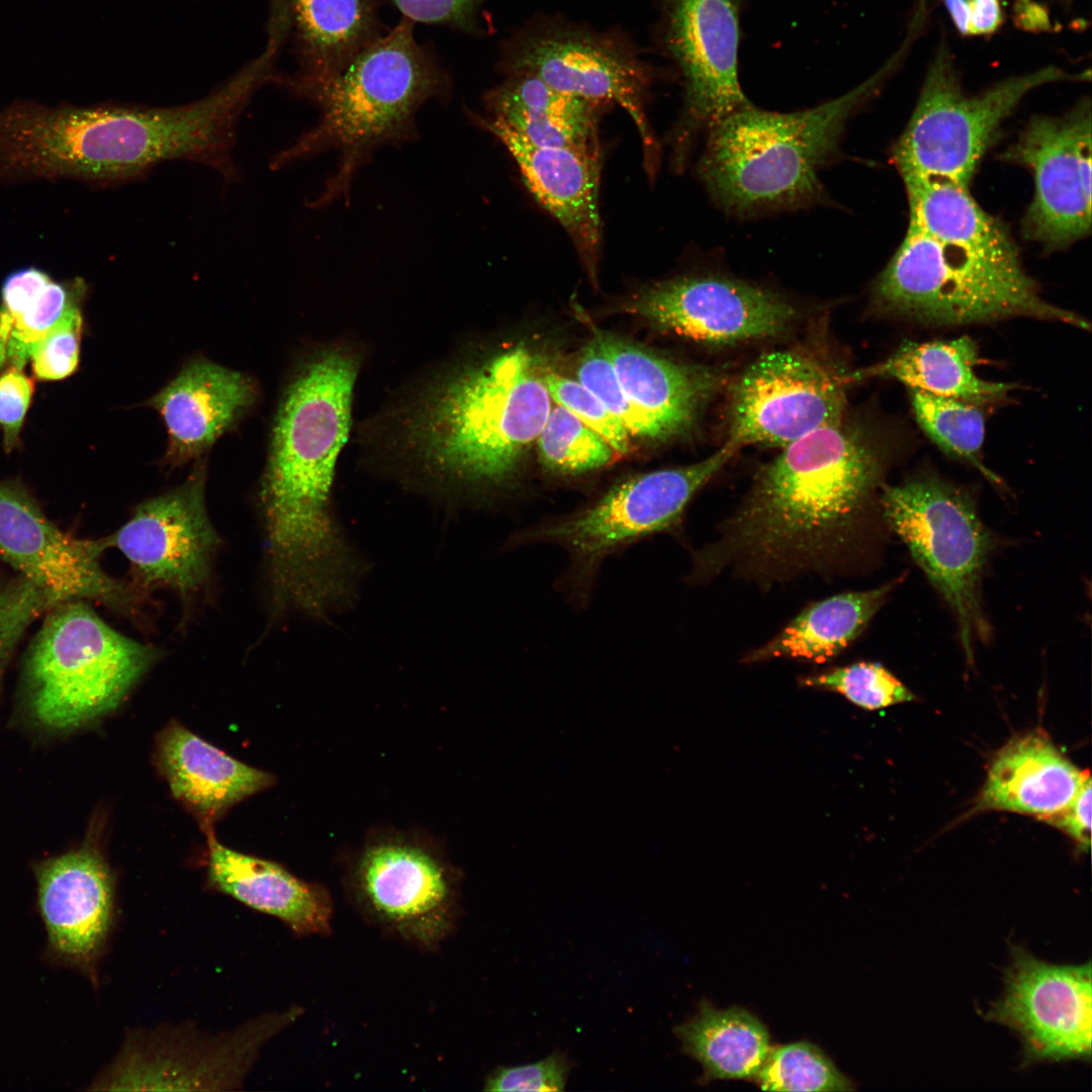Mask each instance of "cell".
Masks as SVG:
<instances>
[{
  "instance_id": "obj_17",
  "label": "cell",
  "mask_w": 1092,
  "mask_h": 1092,
  "mask_svg": "<svg viewBox=\"0 0 1092 1092\" xmlns=\"http://www.w3.org/2000/svg\"><path fill=\"white\" fill-rule=\"evenodd\" d=\"M1030 170L1033 198L1022 219L1026 240L1059 250L1091 232V105L1061 117L1033 116L1002 155Z\"/></svg>"
},
{
  "instance_id": "obj_48",
  "label": "cell",
  "mask_w": 1092,
  "mask_h": 1092,
  "mask_svg": "<svg viewBox=\"0 0 1092 1092\" xmlns=\"http://www.w3.org/2000/svg\"><path fill=\"white\" fill-rule=\"evenodd\" d=\"M946 7L957 29L963 35H969L970 5L969 0H941Z\"/></svg>"
},
{
  "instance_id": "obj_27",
  "label": "cell",
  "mask_w": 1092,
  "mask_h": 1092,
  "mask_svg": "<svg viewBox=\"0 0 1092 1092\" xmlns=\"http://www.w3.org/2000/svg\"><path fill=\"white\" fill-rule=\"evenodd\" d=\"M157 760L175 798L205 821L274 783L176 721L159 736Z\"/></svg>"
},
{
  "instance_id": "obj_1",
  "label": "cell",
  "mask_w": 1092,
  "mask_h": 1092,
  "mask_svg": "<svg viewBox=\"0 0 1092 1092\" xmlns=\"http://www.w3.org/2000/svg\"><path fill=\"white\" fill-rule=\"evenodd\" d=\"M357 372L347 351H322L293 378L276 416L260 500L272 597L284 605L334 604L361 577L363 564L332 509Z\"/></svg>"
},
{
  "instance_id": "obj_28",
  "label": "cell",
  "mask_w": 1092,
  "mask_h": 1092,
  "mask_svg": "<svg viewBox=\"0 0 1092 1092\" xmlns=\"http://www.w3.org/2000/svg\"><path fill=\"white\" fill-rule=\"evenodd\" d=\"M288 2L301 65L297 74L280 82L296 97L340 74L384 33L380 0Z\"/></svg>"
},
{
  "instance_id": "obj_26",
  "label": "cell",
  "mask_w": 1092,
  "mask_h": 1092,
  "mask_svg": "<svg viewBox=\"0 0 1092 1092\" xmlns=\"http://www.w3.org/2000/svg\"><path fill=\"white\" fill-rule=\"evenodd\" d=\"M1089 770H1079L1043 734L1010 740L992 760L976 810H1001L1041 820L1064 810Z\"/></svg>"
},
{
  "instance_id": "obj_14",
  "label": "cell",
  "mask_w": 1092,
  "mask_h": 1092,
  "mask_svg": "<svg viewBox=\"0 0 1092 1092\" xmlns=\"http://www.w3.org/2000/svg\"><path fill=\"white\" fill-rule=\"evenodd\" d=\"M657 35L676 67L684 105L673 133V163L681 169L695 139L749 104L738 78L737 0H657Z\"/></svg>"
},
{
  "instance_id": "obj_29",
  "label": "cell",
  "mask_w": 1092,
  "mask_h": 1092,
  "mask_svg": "<svg viewBox=\"0 0 1092 1092\" xmlns=\"http://www.w3.org/2000/svg\"><path fill=\"white\" fill-rule=\"evenodd\" d=\"M506 76L484 96L489 117L537 146L600 153L598 116L605 104L562 93L531 75Z\"/></svg>"
},
{
  "instance_id": "obj_35",
  "label": "cell",
  "mask_w": 1092,
  "mask_h": 1092,
  "mask_svg": "<svg viewBox=\"0 0 1092 1092\" xmlns=\"http://www.w3.org/2000/svg\"><path fill=\"white\" fill-rule=\"evenodd\" d=\"M914 416L926 435L945 453L974 465L995 484L1000 479L980 459L985 416L977 403L911 389Z\"/></svg>"
},
{
  "instance_id": "obj_18",
  "label": "cell",
  "mask_w": 1092,
  "mask_h": 1092,
  "mask_svg": "<svg viewBox=\"0 0 1092 1092\" xmlns=\"http://www.w3.org/2000/svg\"><path fill=\"white\" fill-rule=\"evenodd\" d=\"M661 330L712 346L780 336L800 308L786 294L723 273H702L656 283L624 305Z\"/></svg>"
},
{
  "instance_id": "obj_21",
  "label": "cell",
  "mask_w": 1092,
  "mask_h": 1092,
  "mask_svg": "<svg viewBox=\"0 0 1092 1092\" xmlns=\"http://www.w3.org/2000/svg\"><path fill=\"white\" fill-rule=\"evenodd\" d=\"M36 909L44 925L50 963L77 970L97 983V969L114 920V878L91 842L33 866Z\"/></svg>"
},
{
  "instance_id": "obj_45",
  "label": "cell",
  "mask_w": 1092,
  "mask_h": 1092,
  "mask_svg": "<svg viewBox=\"0 0 1092 1092\" xmlns=\"http://www.w3.org/2000/svg\"><path fill=\"white\" fill-rule=\"evenodd\" d=\"M33 390V381L22 369L9 366L0 375V427L6 452L17 446Z\"/></svg>"
},
{
  "instance_id": "obj_24",
  "label": "cell",
  "mask_w": 1092,
  "mask_h": 1092,
  "mask_svg": "<svg viewBox=\"0 0 1092 1092\" xmlns=\"http://www.w3.org/2000/svg\"><path fill=\"white\" fill-rule=\"evenodd\" d=\"M597 341L628 398L666 439L693 429L727 382L716 367L675 362L609 336Z\"/></svg>"
},
{
  "instance_id": "obj_16",
  "label": "cell",
  "mask_w": 1092,
  "mask_h": 1092,
  "mask_svg": "<svg viewBox=\"0 0 1092 1092\" xmlns=\"http://www.w3.org/2000/svg\"><path fill=\"white\" fill-rule=\"evenodd\" d=\"M107 538L80 539L62 531L19 482L0 481V560L47 592L57 604L95 601L138 616L143 589L107 574L99 559Z\"/></svg>"
},
{
  "instance_id": "obj_32",
  "label": "cell",
  "mask_w": 1092,
  "mask_h": 1092,
  "mask_svg": "<svg viewBox=\"0 0 1092 1092\" xmlns=\"http://www.w3.org/2000/svg\"><path fill=\"white\" fill-rule=\"evenodd\" d=\"M903 181L909 202V222L941 243L1002 263L1021 264L1007 230L979 206L969 188L945 181Z\"/></svg>"
},
{
  "instance_id": "obj_44",
  "label": "cell",
  "mask_w": 1092,
  "mask_h": 1092,
  "mask_svg": "<svg viewBox=\"0 0 1092 1092\" xmlns=\"http://www.w3.org/2000/svg\"><path fill=\"white\" fill-rule=\"evenodd\" d=\"M414 23L448 26L462 32H476L485 0H389Z\"/></svg>"
},
{
  "instance_id": "obj_5",
  "label": "cell",
  "mask_w": 1092,
  "mask_h": 1092,
  "mask_svg": "<svg viewBox=\"0 0 1092 1092\" xmlns=\"http://www.w3.org/2000/svg\"><path fill=\"white\" fill-rule=\"evenodd\" d=\"M551 397L521 346L451 370L419 402L408 437L445 481L492 487L510 480L540 434Z\"/></svg>"
},
{
  "instance_id": "obj_36",
  "label": "cell",
  "mask_w": 1092,
  "mask_h": 1092,
  "mask_svg": "<svg viewBox=\"0 0 1092 1092\" xmlns=\"http://www.w3.org/2000/svg\"><path fill=\"white\" fill-rule=\"evenodd\" d=\"M536 440L542 465L559 475L600 469L616 454L604 437L561 405L551 407Z\"/></svg>"
},
{
  "instance_id": "obj_31",
  "label": "cell",
  "mask_w": 1092,
  "mask_h": 1092,
  "mask_svg": "<svg viewBox=\"0 0 1092 1092\" xmlns=\"http://www.w3.org/2000/svg\"><path fill=\"white\" fill-rule=\"evenodd\" d=\"M900 581L897 577L869 590L842 593L811 604L743 661L791 658L820 663L836 657L861 634Z\"/></svg>"
},
{
  "instance_id": "obj_15",
  "label": "cell",
  "mask_w": 1092,
  "mask_h": 1092,
  "mask_svg": "<svg viewBox=\"0 0 1092 1092\" xmlns=\"http://www.w3.org/2000/svg\"><path fill=\"white\" fill-rule=\"evenodd\" d=\"M845 376L795 350L759 355L733 382L727 442L784 448L823 427L840 424Z\"/></svg>"
},
{
  "instance_id": "obj_38",
  "label": "cell",
  "mask_w": 1092,
  "mask_h": 1092,
  "mask_svg": "<svg viewBox=\"0 0 1092 1092\" xmlns=\"http://www.w3.org/2000/svg\"><path fill=\"white\" fill-rule=\"evenodd\" d=\"M800 684L810 689L837 693L870 711L911 702L914 695L878 662L858 661L807 675Z\"/></svg>"
},
{
  "instance_id": "obj_42",
  "label": "cell",
  "mask_w": 1092,
  "mask_h": 1092,
  "mask_svg": "<svg viewBox=\"0 0 1092 1092\" xmlns=\"http://www.w3.org/2000/svg\"><path fill=\"white\" fill-rule=\"evenodd\" d=\"M82 328V304H77L68 309L40 339L29 359L37 379L62 380L76 371L80 360Z\"/></svg>"
},
{
  "instance_id": "obj_3",
  "label": "cell",
  "mask_w": 1092,
  "mask_h": 1092,
  "mask_svg": "<svg viewBox=\"0 0 1092 1092\" xmlns=\"http://www.w3.org/2000/svg\"><path fill=\"white\" fill-rule=\"evenodd\" d=\"M414 26L402 17L340 74L297 96L317 108V121L272 156L271 169L328 152L338 154L334 172L308 207L349 204L355 177L374 153L415 141L422 106L450 98L449 72L433 50L417 39Z\"/></svg>"
},
{
  "instance_id": "obj_49",
  "label": "cell",
  "mask_w": 1092,
  "mask_h": 1092,
  "mask_svg": "<svg viewBox=\"0 0 1092 1092\" xmlns=\"http://www.w3.org/2000/svg\"><path fill=\"white\" fill-rule=\"evenodd\" d=\"M13 328V315L0 302V370L7 364L8 344Z\"/></svg>"
},
{
  "instance_id": "obj_22",
  "label": "cell",
  "mask_w": 1092,
  "mask_h": 1092,
  "mask_svg": "<svg viewBox=\"0 0 1092 1092\" xmlns=\"http://www.w3.org/2000/svg\"><path fill=\"white\" fill-rule=\"evenodd\" d=\"M468 114L504 144L527 189L565 230L583 267L595 278L602 245L601 154L537 146L499 120L469 110Z\"/></svg>"
},
{
  "instance_id": "obj_43",
  "label": "cell",
  "mask_w": 1092,
  "mask_h": 1092,
  "mask_svg": "<svg viewBox=\"0 0 1092 1092\" xmlns=\"http://www.w3.org/2000/svg\"><path fill=\"white\" fill-rule=\"evenodd\" d=\"M570 1063L565 1055L554 1053L532 1064L498 1067L484 1080V1091H563Z\"/></svg>"
},
{
  "instance_id": "obj_11",
  "label": "cell",
  "mask_w": 1092,
  "mask_h": 1092,
  "mask_svg": "<svg viewBox=\"0 0 1092 1092\" xmlns=\"http://www.w3.org/2000/svg\"><path fill=\"white\" fill-rule=\"evenodd\" d=\"M497 65L505 75H531L562 93L622 107L639 130L648 172L654 171L657 146L645 106L656 72L628 36L558 15L535 16L503 41Z\"/></svg>"
},
{
  "instance_id": "obj_4",
  "label": "cell",
  "mask_w": 1092,
  "mask_h": 1092,
  "mask_svg": "<svg viewBox=\"0 0 1092 1092\" xmlns=\"http://www.w3.org/2000/svg\"><path fill=\"white\" fill-rule=\"evenodd\" d=\"M912 42L845 94L783 113L740 108L707 131L697 173L719 208L738 218L826 202L821 171L840 154L848 120L899 67Z\"/></svg>"
},
{
  "instance_id": "obj_33",
  "label": "cell",
  "mask_w": 1092,
  "mask_h": 1092,
  "mask_svg": "<svg viewBox=\"0 0 1092 1092\" xmlns=\"http://www.w3.org/2000/svg\"><path fill=\"white\" fill-rule=\"evenodd\" d=\"M674 1033L684 1052L702 1065L707 1079L755 1080L770 1050L765 1026L739 1007L717 1010L703 1003Z\"/></svg>"
},
{
  "instance_id": "obj_30",
  "label": "cell",
  "mask_w": 1092,
  "mask_h": 1092,
  "mask_svg": "<svg viewBox=\"0 0 1092 1092\" xmlns=\"http://www.w3.org/2000/svg\"><path fill=\"white\" fill-rule=\"evenodd\" d=\"M979 362L978 346L967 336L949 341L904 342L882 362L845 377L848 382L875 377L894 379L910 389L977 404L1004 397L1012 385L979 377Z\"/></svg>"
},
{
  "instance_id": "obj_23",
  "label": "cell",
  "mask_w": 1092,
  "mask_h": 1092,
  "mask_svg": "<svg viewBox=\"0 0 1092 1092\" xmlns=\"http://www.w3.org/2000/svg\"><path fill=\"white\" fill-rule=\"evenodd\" d=\"M256 398L255 382L238 371L205 359L185 365L148 401L168 433L164 463L174 468L199 459Z\"/></svg>"
},
{
  "instance_id": "obj_40",
  "label": "cell",
  "mask_w": 1092,
  "mask_h": 1092,
  "mask_svg": "<svg viewBox=\"0 0 1092 1092\" xmlns=\"http://www.w3.org/2000/svg\"><path fill=\"white\" fill-rule=\"evenodd\" d=\"M54 606L47 592L19 574L0 579V682L28 626Z\"/></svg>"
},
{
  "instance_id": "obj_10",
  "label": "cell",
  "mask_w": 1092,
  "mask_h": 1092,
  "mask_svg": "<svg viewBox=\"0 0 1092 1092\" xmlns=\"http://www.w3.org/2000/svg\"><path fill=\"white\" fill-rule=\"evenodd\" d=\"M881 488L885 521L951 609L972 660L976 642L990 635L981 581L992 535L970 495L939 477L920 475Z\"/></svg>"
},
{
  "instance_id": "obj_12",
  "label": "cell",
  "mask_w": 1092,
  "mask_h": 1092,
  "mask_svg": "<svg viewBox=\"0 0 1092 1092\" xmlns=\"http://www.w3.org/2000/svg\"><path fill=\"white\" fill-rule=\"evenodd\" d=\"M461 874L427 842L390 836L368 842L345 874L362 920L425 952L436 951L461 916Z\"/></svg>"
},
{
  "instance_id": "obj_7",
  "label": "cell",
  "mask_w": 1092,
  "mask_h": 1092,
  "mask_svg": "<svg viewBox=\"0 0 1092 1092\" xmlns=\"http://www.w3.org/2000/svg\"><path fill=\"white\" fill-rule=\"evenodd\" d=\"M47 613L24 659V708L36 728L65 734L115 710L161 652L112 629L84 600Z\"/></svg>"
},
{
  "instance_id": "obj_37",
  "label": "cell",
  "mask_w": 1092,
  "mask_h": 1092,
  "mask_svg": "<svg viewBox=\"0 0 1092 1092\" xmlns=\"http://www.w3.org/2000/svg\"><path fill=\"white\" fill-rule=\"evenodd\" d=\"M755 1081L769 1091L853 1090L818 1046L804 1041L769 1050Z\"/></svg>"
},
{
  "instance_id": "obj_8",
  "label": "cell",
  "mask_w": 1092,
  "mask_h": 1092,
  "mask_svg": "<svg viewBox=\"0 0 1092 1092\" xmlns=\"http://www.w3.org/2000/svg\"><path fill=\"white\" fill-rule=\"evenodd\" d=\"M737 451L726 442L697 463L625 478L574 512L519 529L507 547L551 544L564 550L568 566L558 589L583 606L603 562L643 540L678 532L691 499Z\"/></svg>"
},
{
  "instance_id": "obj_47",
  "label": "cell",
  "mask_w": 1092,
  "mask_h": 1092,
  "mask_svg": "<svg viewBox=\"0 0 1092 1092\" xmlns=\"http://www.w3.org/2000/svg\"><path fill=\"white\" fill-rule=\"evenodd\" d=\"M969 35H987L995 32L1003 22L1000 0H969Z\"/></svg>"
},
{
  "instance_id": "obj_20",
  "label": "cell",
  "mask_w": 1092,
  "mask_h": 1092,
  "mask_svg": "<svg viewBox=\"0 0 1092 1092\" xmlns=\"http://www.w3.org/2000/svg\"><path fill=\"white\" fill-rule=\"evenodd\" d=\"M1091 964L1058 966L1014 947L989 1020L1016 1031L1029 1062L1090 1060Z\"/></svg>"
},
{
  "instance_id": "obj_19",
  "label": "cell",
  "mask_w": 1092,
  "mask_h": 1092,
  "mask_svg": "<svg viewBox=\"0 0 1092 1092\" xmlns=\"http://www.w3.org/2000/svg\"><path fill=\"white\" fill-rule=\"evenodd\" d=\"M205 479L199 460L182 484L141 504L106 537L128 560L141 589L167 586L187 598L207 581L219 538L206 512Z\"/></svg>"
},
{
  "instance_id": "obj_13",
  "label": "cell",
  "mask_w": 1092,
  "mask_h": 1092,
  "mask_svg": "<svg viewBox=\"0 0 1092 1092\" xmlns=\"http://www.w3.org/2000/svg\"><path fill=\"white\" fill-rule=\"evenodd\" d=\"M299 1006L260 1015L217 1035L192 1028L130 1033L90 1090H234L261 1049L302 1014Z\"/></svg>"
},
{
  "instance_id": "obj_25",
  "label": "cell",
  "mask_w": 1092,
  "mask_h": 1092,
  "mask_svg": "<svg viewBox=\"0 0 1092 1092\" xmlns=\"http://www.w3.org/2000/svg\"><path fill=\"white\" fill-rule=\"evenodd\" d=\"M208 882L244 905L273 916L297 936H328L334 901L320 883L298 879L282 866L233 850L208 838Z\"/></svg>"
},
{
  "instance_id": "obj_2",
  "label": "cell",
  "mask_w": 1092,
  "mask_h": 1092,
  "mask_svg": "<svg viewBox=\"0 0 1092 1092\" xmlns=\"http://www.w3.org/2000/svg\"><path fill=\"white\" fill-rule=\"evenodd\" d=\"M886 458L864 428L842 421L782 448L754 477L691 576L728 566L763 579L840 570L857 545Z\"/></svg>"
},
{
  "instance_id": "obj_41",
  "label": "cell",
  "mask_w": 1092,
  "mask_h": 1092,
  "mask_svg": "<svg viewBox=\"0 0 1092 1092\" xmlns=\"http://www.w3.org/2000/svg\"><path fill=\"white\" fill-rule=\"evenodd\" d=\"M543 381L550 397L604 437L616 453L630 450V434L602 401L578 380L549 372Z\"/></svg>"
},
{
  "instance_id": "obj_34",
  "label": "cell",
  "mask_w": 1092,
  "mask_h": 1092,
  "mask_svg": "<svg viewBox=\"0 0 1092 1092\" xmlns=\"http://www.w3.org/2000/svg\"><path fill=\"white\" fill-rule=\"evenodd\" d=\"M85 292L82 279L56 281L34 266L9 273L1 286V303L13 315L7 364L23 369L35 345L68 309L82 304Z\"/></svg>"
},
{
  "instance_id": "obj_6",
  "label": "cell",
  "mask_w": 1092,
  "mask_h": 1092,
  "mask_svg": "<svg viewBox=\"0 0 1092 1092\" xmlns=\"http://www.w3.org/2000/svg\"><path fill=\"white\" fill-rule=\"evenodd\" d=\"M871 301L880 313L929 326L1024 316L1090 329L1079 314L1046 301L1022 264L941 243L911 222L877 277Z\"/></svg>"
},
{
  "instance_id": "obj_9",
  "label": "cell",
  "mask_w": 1092,
  "mask_h": 1092,
  "mask_svg": "<svg viewBox=\"0 0 1092 1092\" xmlns=\"http://www.w3.org/2000/svg\"><path fill=\"white\" fill-rule=\"evenodd\" d=\"M1089 80L1056 66L1014 76L976 95L963 90L949 50L941 43L926 73L906 128L893 149L903 180L945 181L969 188L1001 123L1033 89L1062 80Z\"/></svg>"
},
{
  "instance_id": "obj_46",
  "label": "cell",
  "mask_w": 1092,
  "mask_h": 1092,
  "mask_svg": "<svg viewBox=\"0 0 1092 1092\" xmlns=\"http://www.w3.org/2000/svg\"><path fill=\"white\" fill-rule=\"evenodd\" d=\"M1091 778L1088 774L1070 804L1044 820L1071 836L1082 850L1091 843Z\"/></svg>"
},
{
  "instance_id": "obj_39",
  "label": "cell",
  "mask_w": 1092,
  "mask_h": 1092,
  "mask_svg": "<svg viewBox=\"0 0 1092 1092\" xmlns=\"http://www.w3.org/2000/svg\"><path fill=\"white\" fill-rule=\"evenodd\" d=\"M577 380L602 401L630 435L666 439L660 427L628 398L597 340L586 347L579 359Z\"/></svg>"
}]
</instances>
